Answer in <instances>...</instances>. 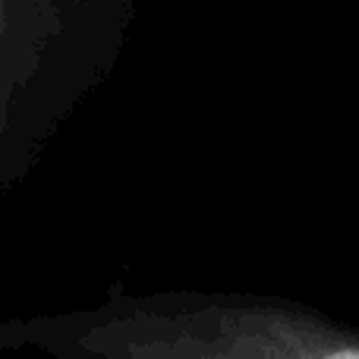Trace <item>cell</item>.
Returning <instances> with one entry per match:
<instances>
[{
	"instance_id": "cell-1",
	"label": "cell",
	"mask_w": 359,
	"mask_h": 359,
	"mask_svg": "<svg viewBox=\"0 0 359 359\" xmlns=\"http://www.w3.org/2000/svg\"><path fill=\"white\" fill-rule=\"evenodd\" d=\"M0 350L57 359H359V328L280 297L114 287L92 309L10 318Z\"/></svg>"
},
{
	"instance_id": "cell-2",
	"label": "cell",
	"mask_w": 359,
	"mask_h": 359,
	"mask_svg": "<svg viewBox=\"0 0 359 359\" xmlns=\"http://www.w3.org/2000/svg\"><path fill=\"white\" fill-rule=\"evenodd\" d=\"M142 0H0V196L111 79Z\"/></svg>"
}]
</instances>
